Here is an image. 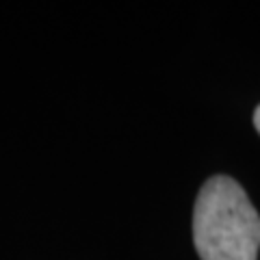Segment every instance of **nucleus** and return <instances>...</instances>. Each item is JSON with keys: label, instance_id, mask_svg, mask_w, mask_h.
Wrapping results in <instances>:
<instances>
[{"label": "nucleus", "instance_id": "obj_1", "mask_svg": "<svg viewBox=\"0 0 260 260\" xmlns=\"http://www.w3.org/2000/svg\"><path fill=\"white\" fill-rule=\"evenodd\" d=\"M193 243L202 260H256L260 217L243 186L213 176L200 189L193 210Z\"/></svg>", "mask_w": 260, "mask_h": 260}, {"label": "nucleus", "instance_id": "obj_2", "mask_svg": "<svg viewBox=\"0 0 260 260\" xmlns=\"http://www.w3.org/2000/svg\"><path fill=\"white\" fill-rule=\"evenodd\" d=\"M254 126H256V130L260 133V107H258L256 113H254Z\"/></svg>", "mask_w": 260, "mask_h": 260}]
</instances>
